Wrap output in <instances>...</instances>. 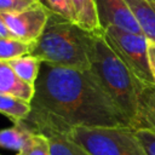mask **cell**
<instances>
[{
	"label": "cell",
	"mask_w": 155,
	"mask_h": 155,
	"mask_svg": "<svg viewBox=\"0 0 155 155\" xmlns=\"http://www.w3.org/2000/svg\"><path fill=\"white\" fill-rule=\"evenodd\" d=\"M136 136L138 137L147 155H155V132L147 128H139L136 130Z\"/></svg>",
	"instance_id": "obj_20"
},
{
	"label": "cell",
	"mask_w": 155,
	"mask_h": 155,
	"mask_svg": "<svg viewBox=\"0 0 155 155\" xmlns=\"http://www.w3.org/2000/svg\"><path fill=\"white\" fill-rule=\"evenodd\" d=\"M48 15L50 11L41 2H38L19 12L2 13L1 17L15 39L33 44L44 31Z\"/></svg>",
	"instance_id": "obj_6"
},
{
	"label": "cell",
	"mask_w": 155,
	"mask_h": 155,
	"mask_svg": "<svg viewBox=\"0 0 155 155\" xmlns=\"http://www.w3.org/2000/svg\"><path fill=\"white\" fill-rule=\"evenodd\" d=\"M8 64L12 67L15 73L25 82L34 85L38 80L40 69H41V61L33 56V54H24L13 59L7 61Z\"/></svg>",
	"instance_id": "obj_13"
},
{
	"label": "cell",
	"mask_w": 155,
	"mask_h": 155,
	"mask_svg": "<svg viewBox=\"0 0 155 155\" xmlns=\"http://www.w3.org/2000/svg\"><path fill=\"white\" fill-rule=\"evenodd\" d=\"M71 1L76 13V24L79 27L91 33L103 31L99 25L94 0H71Z\"/></svg>",
	"instance_id": "obj_12"
},
{
	"label": "cell",
	"mask_w": 155,
	"mask_h": 155,
	"mask_svg": "<svg viewBox=\"0 0 155 155\" xmlns=\"http://www.w3.org/2000/svg\"><path fill=\"white\" fill-rule=\"evenodd\" d=\"M90 70L103 90L127 116L131 127L137 117L143 82L107 42L103 31L90 33L87 44Z\"/></svg>",
	"instance_id": "obj_2"
},
{
	"label": "cell",
	"mask_w": 155,
	"mask_h": 155,
	"mask_svg": "<svg viewBox=\"0 0 155 155\" xmlns=\"http://www.w3.org/2000/svg\"><path fill=\"white\" fill-rule=\"evenodd\" d=\"M94 6L102 30L116 27L134 34H143L125 0H94Z\"/></svg>",
	"instance_id": "obj_7"
},
{
	"label": "cell",
	"mask_w": 155,
	"mask_h": 155,
	"mask_svg": "<svg viewBox=\"0 0 155 155\" xmlns=\"http://www.w3.org/2000/svg\"><path fill=\"white\" fill-rule=\"evenodd\" d=\"M40 2V0H0V15L23 11Z\"/></svg>",
	"instance_id": "obj_19"
},
{
	"label": "cell",
	"mask_w": 155,
	"mask_h": 155,
	"mask_svg": "<svg viewBox=\"0 0 155 155\" xmlns=\"http://www.w3.org/2000/svg\"><path fill=\"white\" fill-rule=\"evenodd\" d=\"M23 122L13 124L12 127L0 130V148L16 150L17 153L24 149L31 138L35 136Z\"/></svg>",
	"instance_id": "obj_11"
},
{
	"label": "cell",
	"mask_w": 155,
	"mask_h": 155,
	"mask_svg": "<svg viewBox=\"0 0 155 155\" xmlns=\"http://www.w3.org/2000/svg\"><path fill=\"white\" fill-rule=\"evenodd\" d=\"M132 128H147L155 132V84H144Z\"/></svg>",
	"instance_id": "obj_9"
},
{
	"label": "cell",
	"mask_w": 155,
	"mask_h": 155,
	"mask_svg": "<svg viewBox=\"0 0 155 155\" xmlns=\"http://www.w3.org/2000/svg\"><path fill=\"white\" fill-rule=\"evenodd\" d=\"M148 40L155 41V4L150 0H125Z\"/></svg>",
	"instance_id": "obj_10"
},
{
	"label": "cell",
	"mask_w": 155,
	"mask_h": 155,
	"mask_svg": "<svg viewBox=\"0 0 155 155\" xmlns=\"http://www.w3.org/2000/svg\"><path fill=\"white\" fill-rule=\"evenodd\" d=\"M30 104L23 124L45 137L67 136L75 127H131L90 69L42 62Z\"/></svg>",
	"instance_id": "obj_1"
},
{
	"label": "cell",
	"mask_w": 155,
	"mask_h": 155,
	"mask_svg": "<svg viewBox=\"0 0 155 155\" xmlns=\"http://www.w3.org/2000/svg\"><path fill=\"white\" fill-rule=\"evenodd\" d=\"M150 1H151V2H154V4H155V0H150Z\"/></svg>",
	"instance_id": "obj_23"
},
{
	"label": "cell",
	"mask_w": 155,
	"mask_h": 155,
	"mask_svg": "<svg viewBox=\"0 0 155 155\" xmlns=\"http://www.w3.org/2000/svg\"><path fill=\"white\" fill-rule=\"evenodd\" d=\"M31 110V104L21 98L0 93V114L8 117L13 124L23 122Z\"/></svg>",
	"instance_id": "obj_14"
},
{
	"label": "cell",
	"mask_w": 155,
	"mask_h": 155,
	"mask_svg": "<svg viewBox=\"0 0 155 155\" xmlns=\"http://www.w3.org/2000/svg\"><path fill=\"white\" fill-rule=\"evenodd\" d=\"M16 155H51L47 137H45L44 134L36 133L31 138L29 144L24 149L18 151Z\"/></svg>",
	"instance_id": "obj_18"
},
{
	"label": "cell",
	"mask_w": 155,
	"mask_h": 155,
	"mask_svg": "<svg viewBox=\"0 0 155 155\" xmlns=\"http://www.w3.org/2000/svg\"><path fill=\"white\" fill-rule=\"evenodd\" d=\"M40 2L53 13H57L74 23H76V13L71 0H40Z\"/></svg>",
	"instance_id": "obj_17"
},
{
	"label": "cell",
	"mask_w": 155,
	"mask_h": 155,
	"mask_svg": "<svg viewBox=\"0 0 155 155\" xmlns=\"http://www.w3.org/2000/svg\"><path fill=\"white\" fill-rule=\"evenodd\" d=\"M103 35L114 52L125 62L143 84H155L148 59V39L143 34H134L116 27H108Z\"/></svg>",
	"instance_id": "obj_5"
},
{
	"label": "cell",
	"mask_w": 155,
	"mask_h": 155,
	"mask_svg": "<svg viewBox=\"0 0 155 155\" xmlns=\"http://www.w3.org/2000/svg\"><path fill=\"white\" fill-rule=\"evenodd\" d=\"M90 33L76 23L50 12L45 29L33 44L30 54L38 57L41 62L88 69L87 44Z\"/></svg>",
	"instance_id": "obj_3"
},
{
	"label": "cell",
	"mask_w": 155,
	"mask_h": 155,
	"mask_svg": "<svg viewBox=\"0 0 155 155\" xmlns=\"http://www.w3.org/2000/svg\"><path fill=\"white\" fill-rule=\"evenodd\" d=\"M47 139L51 155H91L65 134H51Z\"/></svg>",
	"instance_id": "obj_15"
},
{
	"label": "cell",
	"mask_w": 155,
	"mask_h": 155,
	"mask_svg": "<svg viewBox=\"0 0 155 155\" xmlns=\"http://www.w3.org/2000/svg\"><path fill=\"white\" fill-rule=\"evenodd\" d=\"M148 59H149V68L155 82V41L148 40Z\"/></svg>",
	"instance_id": "obj_21"
},
{
	"label": "cell",
	"mask_w": 155,
	"mask_h": 155,
	"mask_svg": "<svg viewBox=\"0 0 155 155\" xmlns=\"http://www.w3.org/2000/svg\"><path fill=\"white\" fill-rule=\"evenodd\" d=\"M33 44L15 38H0V61H10L24 54H30Z\"/></svg>",
	"instance_id": "obj_16"
},
{
	"label": "cell",
	"mask_w": 155,
	"mask_h": 155,
	"mask_svg": "<svg viewBox=\"0 0 155 155\" xmlns=\"http://www.w3.org/2000/svg\"><path fill=\"white\" fill-rule=\"evenodd\" d=\"M67 136L91 155H147L132 127H75Z\"/></svg>",
	"instance_id": "obj_4"
},
{
	"label": "cell",
	"mask_w": 155,
	"mask_h": 155,
	"mask_svg": "<svg viewBox=\"0 0 155 155\" xmlns=\"http://www.w3.org/2000/svg\"><path fill=\"white\" fill-rule=\"evenodd\" d=\"M0 38H13L7 25L5 24V21L1 17V15H0Z\"/></svg>",
	"instance_id": "obj_22"
},
{
	"label": "cell",
	"mask_w": 155,
	"mask_h": 155,
	"mask_svg": "<svg viewBox=\"0 0 155 155\" xmlns=\"http://www.w3.org/2000/svg\"><path fill=\"white\" fill-rule=\"evenodd\" d=\"M0 93L31 103L35 94V86L23 81L7 61H0Z\"/></svg>",
	"instance_id": "obj_8"
}]
</instances>
